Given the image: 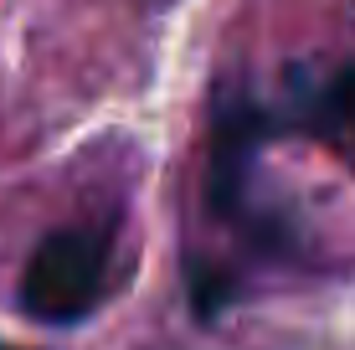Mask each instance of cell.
I'll return each mask as SVG.
<instances>
[{"instance_id":"6da1fadb","label":"cell","mask_w":355,"mask_h":350,"mask_svg":"<svg viewBox=\"0 0 355 350\" xmlns=\"http://www.w3.org/2000/svg\"><path fill=\"white\" fill-rule=\"evenodd\" d=\"M108 283V232L62 227L42 237L21 273V309L42 324H78L93 315Z\"/></svg>"},{"instance_id":"7a4b0ae2","label":"cell","mask_w":355,"mask_h":350,"mask_svg":"<svg viewBox=\"0 0 355 350\" xmlns=\"http://www.w3.org/2000/svg\"><path fill=\"white\" fill-rule=\"evenodd\" d=\"M304 124H309L324 144H335V150L355 165V62L340 67L335 78H329L324 88L309 98Z\"/></svg>"},{"instance_id":"3957f363","label":"cell","mask_w":355,"mask_h":350,"mask_svg":"<svg viewBox=\"0 0 355 350\" xmlns=\"http://www.w3.org/2000/svg\"><path fill=\"white\" fill-rule=\"evenodd\" d=\"M0 350H10V345H0Z\"/></svg>"}]
</instances>
